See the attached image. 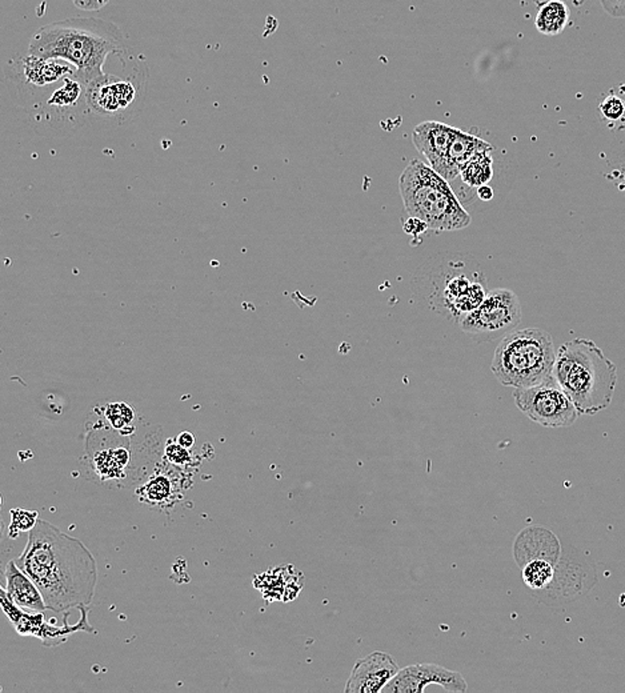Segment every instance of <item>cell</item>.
Masks as SVG:
<instances>
[{"mask_svg": "<svg viewBox=\"0 0 625 693\" xmlns=\"http://www.w3.org/2000/svg\"><path fill=\"white\" fill-rule=\"evenodd\" d=\"M34 580L47 608L64 612L93 601L97 583V560L80 540L46 520L28 531L23 553L15 560Z\"/></svg>", "mask_w": 625, "mask_h": 693, "instance_id": "6da1fadb", "label": "cell"}, {"mask_svg": "<svg viewBox=\"0 0 625 693\" xmlns=\"http://www.w3.org/2000/svg\"><path fill=\"white\" fill-rule=\"evenodd\" d=\"M123 47L124 36L118 25L76 16L40 27L29 42L28 53L69 62L88 86L104 74L110 55Z\"/></svg>", "mask_w": 625, "mask_h": 693, "instance_id": "7a4b0ae2", "label": "cell"}, {"mask_svg": "<svg viewBox=\"0 0 625 693\" xmlns=\"http://www.w3.org/2000/svg\"><path fill=\"white\" fill-rule=\"evenodd\" d=\"M553 376L580 415L606 410L617 384L615 363L588 339H575L559 348Z\"/></svg>", "mask_w": 625, "mask_h": 693, "instance_id": "3957f363", "label": "cell"}, {"mask_svg": "<svg viewBox=\"0 0 625 693\" xmlns=\"http://www.w3.org/2000/svg\"><path fill=\"white\" fill-rule=\"evenodd\" d=\"M399 191L409 216L426 222L430 229L457 231L471 223L450 181L421 160L413 159L404 168Z\"/></svg>", "mask_w": 625, "mask_h": 693, "instance_id": "277c9868", "label": "cell"}, {"mask_svg": "<svg viewBox=\"0 0 625 693\" xmlns=\"http://www.w3.org/2000/svg\"><path fill=\"white\" fill-rule=\"evenodd\" d=\"M556 353L552 336L547 331H512L496 348L491 370L505 387H535L552 379Z\"/></svg>", "mask_w": 625, "mask_h": 693, "instance_id": "5b68a950", "label": "cell"}, {"mask_svg": "<svg viewBox=\"0 0 625 693\" xmlns=\"http://www.w3.org/2000/svg\"><path fill=\"white\" fill-rule=\"evenodd\" d=\"M121 68L104 74L87 86V103L91 116L104 121H127L139 114L143 107L148 80V67L134 59L123 47Z\"/></svg>", "mask_w": 625, "mask_h": 693, "instance_id": "8992f818", "label": "cell"}, {"mask_svg": "<svg viewBox=\"0 0 625 693\" xmlns=\"http://www.w3.org/2000/svg\"><path fill=\"white\" fill-rule=\"evenodd\" d=\"M31 119L49 129L75 128L91 116L87 103V83L76 74L42 88L18 90Z\"/></svg>", "mask_w": 625, "mask_h": 693, "instance_id": "52a82bcc", "label": "cell"}, {"mask_svg": "<svg viewBox=\"0 0 625 693\" xmlns=\"http://www.w3.org/2000/svg\"><path fill=\"white\" fill-rule=\"evenodd\" d=\"M513 399L526 416L547 428L571 427L580 416L575 404L554 376L535 387L516 388Z\"/></svg>", "mask_w": 625, "mask_h": 693, "instance_id": "ba28073f", "label": "cell"}, {"mask_svg": "<svg viewBox=\"0 0 625 693\" xmlns=\"http://www.w3.org/2000/svg\"><path fill=\"white\" fill-rule=\"evenodd\" d=\"M522 318V304L517 295L511 290L499 288L487 294L480 305L460 320V328L467 335L488 342L513 331Z\"/></svg>", "mask_w": 625, "mask_h": 693, "instance_id": "9c48e42d", "label": "cell"}, {"mask_svg": "<svg viewBox=\"0 0 625 693\" xmlns=\"http://www.w3.org/2000/svg\"><path fill=\"white\" fill-rule=\"evenodd\" d=\"M428 685H439L445 692H465L467 683L456 672L436 664H415L400 669L387 684L383 693H421Z\"/></svg>", "mask_w": 625, "mask_h": 693, "instance_id": "30bf717a", "label": "cell"}, {"mask_svg": "<svg viewBox=\"0 0 625 693\" xmlns=\"http://www.w3.org/2000/svg\"><path fill=\"white\" fill-rule=\"evenodd\" d=\"M10 77L18 90L47 87L76 74L73 64L63 59H46L31 53L10 62Z\"/></svg>", "mask_w": 625, "mask_h": 693, "instance_id": "8fae6325", "label": "cell"}, {"mask_svg": "<svg viewBox=\"0 0 625 693\" xmlns=\"http://www.w3.org/2000/svg\"><path fill=\"white\" fill-rule=\"evenodd\" d=\"M396 660L383 651H376L359 659L350 675L344 692H383L385 685L399 673Z\"/></svg>", "mask_w": 625, "mask_h": 693, "instance_id": "7c38bea8", "label": "cell"}, {"mask_svg": "<svg viewBox=\"0 0 625 693\" xmlns=\"http://www.w3.org/2000/svg\"><path fill=\"white\" fill-rule=\"evenodd\" d=\"M456 127L440 122H424L415 127L412 142L416 149L427 159L428 164L436 171L441 164L455 135Z\"/></svg>", "mask_w": 625, "mask_h": 693, "instance_id": "4fadbf2b", "label": "cell"}, {"mask_svg": "<svg viewBox=\"0 0 625 693\" xmlns=\"http://www.w3.org/2000/svg\"><path fill=\"white\" fill-rule=\"evenodd\" d=\"M485 297L487 291L480 281H475L465 275H457L447 280L441 294L444 307L460 320L476 310Z\"/></svg>", "mask_w": 625, "mask_h": 693, "instance_id": "5bb4252c", "label": "cell"}, {"mask_svg": "<svg viewBox=\"0 0 625 693\" xmlns=\"http://www.w3.org/2000/svg\"><path fill=\"white\" fill-rule=\"evenodd\" d=\"M487 151H493L488 142L457 128L456 135L436 173L454 183L469 160Z\"/></svg>", "mask_w": 625, "mask_h": 693, "instance_id": "9a60e30c", "label": "cell"}, {"mask_svg": "<svg viewBox=\"0 0 625 693\" xmlns=\"http://www.w3.org/2000/svg\"><path fill=\"white\" fill-rule=\"evenodd\" d=\"M5 591L10 600L27 612H45L47 608L42 592L34 580L21 570L16 562H10L5 568Z\"/></svg>", "mask_w": 625, "mask_h": 693, "instance_id": "2e32d148", "label": "cell"}, {"mask_svg": "<svg viewBox=\"0 0 625 693\" xmlns=\"http://www.w3.org/2000/svg\"><path fill=\"white\" fill-rule=\"evenodd\" d=\"M492 152L493 151H487V152L476 155L472 160H469L463 167L457 179H461V186H463L464 191L471 190L476 194V191L480 187L489 184V181L493 179Z\"/></svg>", "mask_w": 625, "mask_h": 693, "instance_id": "e0dca14e", "label": "cell"}, {"mask_svg": "<svg viewBox=\"0 0 625 693\" xmlns=\"http://www.w3.org/2000/svg\"><path fill=\"white\" fill-rule=\"evenodd\" d=\"M569 8L561 0H550L543 4L536 15L535 25L543 35H559L569 22Z\"/></svg>", "mask_w": 625, "mask_h": 693, "instance_id": "ac0fdd59", "label": "cell"}, {"mask_svg": "<svg viewBox=\"0 0 625 693\" xmlns=\"http://www.w3.org/2000/svg\"><path fill=\"white\" fill-rule=\"evenodd\" d=\"M554 576L553 562L546 555L532 557L523 566V579L532 590H544L551 584Z\"/></svg>", "mask_w": 625, "mask_h": 693, "instance_id": "d6986e66", "label": "cell"}, {"mask_svg": "<svg viewBox=\"0 0 625 693\" xmlns=\"http://www.w3.org/2000/svg\"><path fill=\"white\" fill-rule=\"evenodd\" d=\"M138 494L148 503H164L171 499L172 484L166 476H158L148 481Z\"/></svg>", "mask_w": 625, "mask_h": 693, "instance_id": "ffe728a7", "label": "cell"}, {"mask_svg": "<svg viewBox=\"0 0 625 693\" xmlns=\"http://www.w3.org/2000/svg\"><path fill=\"white\" fill-rule=\"evenodd\" d=\"M106 418L114 428L123 429L124 427H128V424H131V421L134 420V411L130 405H127L124 403H112V404H108V407H107Z\"/></svg>", "mask_w": 625, "mask_h": 693, "instance_id": "44dd1931", "label": "cell"}, {"mask_svg": "<svg viewBox=\"0 0 625 693\" xmlns=\"http://www.w3.org/2000/svg\"><path fill=\"white\" fill-rule=\"evenodd\" d=\"M601 116L609 122L622 121L625 116V103L620 97L611 94L605 97L599 105Z\"/></svg>", "mask_w": 625, "mask_h": 693, "instance_id": "7402d4cb", "label": "cell"}, {"mask_svg": "<svg viewBox=\"0 0 625 693\" xmlns=\"http://www.w3.org/2000/svg\"><path fill=\"white\" fill-rule=\"evenodd\" d=\"M601 7L612 18H625V0H600Z\"/></svg>", "mask_w": 625, "mask_h": 693, "instance_id": "603a6c76", "label": "cell"}, {"mask_svg": "<svg viewBox=\"0 0 625 693\" xmlns=\"http://www.w3.org/2000/svg\"><path fill=\"white\" fill-rule=\"evenodd\" d=\"M167 457L176 464H184L190 460V453H188L187 448H184L177 443V444H172L167 448Z\"/></svg>", "mask_w": 625, "mask_h": 693, "instance_id": "cb8c5ba5", "label": "cell"}, {"mask_svg": "<svg viewBox=\"0 0 625 693\" xmlns=\"http://www.w3.org/2000/svg\"><path fill=\"white\" fill-rule=\"evenodd\" d=\"M427 229H430L428 224L417 218H413V216H409L408 220L404 223V231L409 234V235H421L424 234Z\"/></svg>", "mask_w": 625, "mask_h": 693, "instance_id": "d4e9b609", "label": "cell"}, {"mask_svg": "<svg viewBox=\"0 0 625 693\" xmlns=\"http://www.w3.org/2000/svg\"><path fill=\"white\" fill-rule=\"evenodd\" d=\"M110 0H73V4L83 11H100Z\"/></svg>", "mask_w": 625, "mask_h": 693, "instance_id": "484cf974", "label": "cell"}, {"mask_svg": "<svg viewBox=\"0 0 625 693\" xmlns=\"http://www.w3.org/2000/svg\"><path fill=\"white\" fill-rule=\"evenodd\" d=\"M475 195H476L478 198L480 199L481 201H491V200L493 199V195H495V194H493V188H492L489 184H487V186H482V187H480V188L476 191V194H475Z\"/></svg>", "mask_w": 625, "mask_h": 693, "instance_id": "4316f807", "label": "cell"}, {"mask_svg": "<svg viewBox=\"0 0 625 693\" xmlns=\"http://www.w3.org/2000/svg\"><path fill=\"white\" fill-rule=\"evenodd\" d=\"M177 443H179L180 446H184V448H187V449H188V448H191V446H193V444H195V438H193V433H190V432H183V433H180V435H179V438H177Z\"/></svg>", "mask_w": 625, "mask_h": 693, "instance_id": "83f0119b", "label": "cell"}]
</instances>
